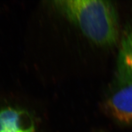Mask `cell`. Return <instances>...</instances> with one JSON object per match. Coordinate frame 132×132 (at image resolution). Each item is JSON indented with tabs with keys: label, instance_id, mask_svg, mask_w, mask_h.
<instances>
[{
	"label": "cell",
	"instance_id": "cell-1",
	"mask_svg": "<svg viewBox=\"0 0 132 132\" xmlns=\"http://www.w3.org/2000/svg\"><path fill=\"white\" fill-rule=\"evenodd\" d=\"M53 6L96 45L110 46L118 38L117 12L110 1L57 0Z\"/></svg>",
	"mask_w": 132,
	"mask_h": 132
},
{
	"label": "cell",
	"instance_id": "cell-2",
	"mask_svg": "<svg viewBox=\"0 0 132 132\" xmlns=\"http://www.w3.org/2000/svg\"><path fill=\"white\" fill-rule=\"evenodd\" d=\"M105 107L116 120L132 124V82H121L120 87L107 99Z\"/></svg>",
	"mask_w": 132,
	"mask_h": 132
},
{
	"label": "cell",
	"instance_id": "cell-3",
	"mask_svg": "<svg viewBox=\"0 0 132 132\" xmlns=\"http://www.w3.org/2000/svg\"><path fill=\"white\" fill-rule=\"evenodd\" d=\"M34 121L28 111L13 107L0 110V132H35Z\"/></svg>",
	"mask_w": 132,
	"mask_h": 132
},
{
	"label": "cell",
	"instance_id": "cell-4",
	"mask_svg": "<svg viewBox=\"0 0 132 132\" xmlns=\"http://www.w3.org/2000/svg\"><path fill=\"white\" fill-rule=\"evenodd\" d=\"M117 72L121 82H132V27L122 40L118 58Z\"/></svg>",
	"mask_w": 132,
	"mask_h": 132
}]
</instances>
